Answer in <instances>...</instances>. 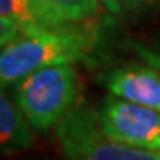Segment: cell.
I'll use <instances>...</instances> for the list:
<instances>
[{
    "mask_svg": "<svg viewBox=\"0 0 160 160\" xmlns=\"http://www.w3.org/2000/svg\"><path fill=\"white\" fill-rule=\"evenodd\" d=\"M94 45L96 36L80 25L23 34L0 48V87L7 89L41 68L89 61Z\"/></svg>",
    "mask_w": 160,
    "mask_h": 160,
    "instance_id": "obj_1",
    "label": "cell"
},
{
    "mask_svg": "<svg viewBox=\"0 0 160 160\" xmlns=\"http://www.w3.org/2000/svg\"><path fill=\"white\" fill-rule=\"evenodd\" d=\"M78 77L71 62L41 68L12 86V96L30 126L39 133L55 130L77 105Z\"/></svg>",
    "mask_w": 160,
    "mask_h": 160,
    "instance_id": "obj_2",
    "label": "cell"
},
{
    "mask_svg": "<svg viewBox=\"0 0 160 160\" xmlns=\"http://www.w3.org/2000/svg\"><path fill=\"white\" fill-rule=\"evenodd\" d=\"M66 160H160V153L135 148L105 135L98 112L75 105L55 126Z\"/></svg>",
    "mask_w": 160,
    "mask_h": 160,
    "instance_id": "obj_3",
    "label": "cell"
},
{
    "mask_svg": "<svg viewBox=\"0 0 160 160\" xmlns=\"http://www.w3.org/2000/svg\"><path fill=\"white\" fill-rule=\"evenodd\" d=\"M96 112L107 137L160 153V110L109 94Z\"/></svg>",
    "mask_w": 160,
    "mask_h": 160,
    "instance_id": "obj_4",
    "label": "cell"
},
{
    "mask_svg": "<svg viewBox=\"0 0 160 160\" xmlns=\"http://www.w3.org/2000/svg\"><path fill=\"white\" fill-rule=\"evenodd\" d=\"M102 84L109 94L160 110V71L148 62H128L107 69Z\"/></svg>",
    "mask_w": 160,
    "mask_h": 160,
    "instance_id": "obj_5",
    "label": "cell"
},
{
    "mask_svg": "<svg viewBox=\"0 0 160 160\" xmlns=\"http://www.w3.org/2000/svg\"><path fill=\"white\" fill-rule=\"evenodd\" d=\"M34 132L14 96L0 87V153L22 151L34 146Z\"/></svg>",
    "mask_w": 160,
    "mask_h": 160,
    "instance_id": "obj_6",
    "label": "cell"
},
{
    "mask_svg": "<svg viewBox=\"0 0 160 160\" xmlns=\"http://www.w3.org/2000/svg\"><path fill=\"white\" fill-rule=\"evenodd\" d=\"M0 14L18 22L23 27L25 34L75 27V25H64L57 18H53L41 6L39 0H0Z\"/></svg>",
    "mask_w": 160,
    "mask_h": 160,
    "instance_id": "obj_7",
    "label": "cell"
},
{
    "mask_svg": "<svg viewBox=\"0 0 160 160\" xmlns=\"http://www.w3.org/2000/svg\"><path fill=\"white\" fill-rule=\"evenodd\" d=\"M41 6L64 25H82L100 12L102 0H39Z\"/></svg>",
    "mask_w": 160,
    "mask_h": 160,
    "instance_id": "obj_8",
    "label": "cell"
},
{
    "mask_svg": "<svg viewBox=\"0 0 160 160\" xmlns=\"http://www.w3.org/2000/svg\"><path fill=\"white\" fill-rule=\"evenodd\" d=\"M102 6L116 16H128L160 7V0H102Z\"/></svg>",
    "mask_w": 160,
    "mask_h": 160,
    "instance_id": "obj_9",
    "label": "cell"
},
{
    "mask_svg": "<svg viewBox=\"0 0 160 160\" xmlns=\"http://www.w3.org/2000/svg\"><path fill=\"white\" fill-rule=\"evenodd\" d=\"M128 48L132 52H135V55L141 57V61L151 64L153 68H157L160 71V45H148L142 41L132 39L128 41Z\"/></svg>",
    "mask_w": 160,
    "mask_h": 160,
    "instance_id": "obj_10",
    "label": "cell"
},
{
    "mask_svg": "<svg viewBox=\"0 0 160 160\" xmlns=\"http://www.w3.org/2000/svg\"><path fill=\"white\" fill-rule=\"evenodd\" d=\"M23 34H25V30H23V27L20 23L14 22L12 18L0 14V48L12 43L18 38H22Z\"/></svg>",
    "mask_w": 160,
    "mask_h": 160,
    "instance_id": "obj_11",
    "label": "cell"
}]
</instances>
